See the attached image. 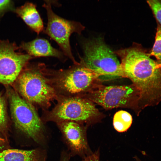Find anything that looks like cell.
<instances>
[{"instance_id": "cell-1", "label": "cell", "mask_w": 161, "mask_h": 161, "mask_svg": "<svg viewBox=\"0 0 161 161\" xmlns=\"http://www.w3.org/2000/svg\"><path fill=\"white\" fill-rule=\"evenodd\" d=\"M121 60L125 78L139 91L140 99L148 98L161 89V69L137 46L115 51Z\"/></svg>"}, {"instance_id": "cell-14", "label": "cell", "mask_w": 161, "mask_h": 161, "mask_svg": "<svg viewBox=\"0 0 161 161\" xmlns=\"http://www.w3.org/2000/svg\"><path fill=\"white\" fill-rule=\"evenodd\" d=\"M132 120V117L129 113L124 110L119 111L114 116V127L119 132H125L130 127Z\"/></svg>"}, {"instance_id": "cell-21", "label": "cell", "mask_w": 161, "mask_h": 161, "mask_svg": "<svg viewBox=\"0 0 161 161\" xmlns=\"http://www.w3.org/2000/svg\"><path fill=\"white\" fill-rule=\"evenodd\" d=\"M134 158L135 159V161H142L137 156L134 157Z\"/></svg>"}, {"instance_id": "cell-15", "label": "cell", "mask_w": 161, "mask_h": 161, "mask_svg": "<svg viewBox=\"0 0 161 161\" xmlns=\"http://www.w3.org/2000/svg\"><path fill=\"white\" fill-rule=\"evenodd\" d=\"M150 55L161 62V26L158 24L155 40Z\"/></svg>"}, {"instance_id": "cell-13", "label": "cell", "mask_w": 161, "mask_h": 161, "mask_svg": "<svg viewBox=\"0 0 161 161\" xmlns=\"http://www.w3.org/2000/svg\"><path fill=\"white\" fill-rule=\"evenodd\" d=\"M0 161H44L40 151L7 149L0 152Z\"/></svg>"}, {"instance_id": "cell-22", "label": "cell", "mask_w": 161, "mask_h": 161, "mask_svg": "<svg viewBox=\"0 0 161 161\" xmlns=\"http://www.w3.org/2000/svg\"><path fill=\"white\" fill-rule=\"evenodd\" d=\"M3 148V146L2 145V143H1V140H0V149H1Z\"/></svg>"}, {"instance_id": "cell-2", "label": "cell", "mask_w": 161, "mask_h": 161, "mask_svg": "<svg viewBox=\"0 0 161 161\" xmlns=\"http://www.w3.org/2000/svg\"><path fill=\"white\" fill-rule=\"evenodd\" d=\"M84 55L80 64L100 76L110 75L125 78L121 63L114 52L103 38H97L83 44Z\"/></svg>"}, {"instance_id": "cell-17", "label": "cell", "mask_w": 161, "mask_h": 161, "mask_svg": "<svg viewBox=\"0 0 161 161\" xmlns=\"http://www.w3.org/2000/svg\"><path fill=\"white\" fill-rule=\"evenodd\" d=\"M147 3L152 9L156 19L161 24V1L148 0Z\"/></svg>"}, {"instance_id": "cell-6", "label": "cell", "mask_w": 161, "mask_h": 161, "mask_svg": "<svg viewBox=\"0 0 161 161\" xmlns=\"http://www.w3.org/2000/svg\"><path fill=\"white\" fill-rule=\"evenodd\" d=\"M49 119L58 123L72 121L77 123L97 122L100 112L94 103L87 98H65L58 103L49 114Z\"/></svg>"}, {"instance_id": "cell-12", "label": "cell", "mask_w": 161, "mask_h": 161, "mask_svg": "<svg viewBox=\"0 0 161 161\" xmlns=\"http://www.w3.org/2000/svg\"><path fill=\"white\" fill-rule=\"evenodd\" d=\"M14 12L32 30L39 34L44 30V24L36 5L30 2L15 8Z\"/></svg>"}, {"instance_id": "cell-9", "label": "cell", "mask_w": 161, "mask_h": 161, "mask_svg": "<svg viewBox=\"0 0 161 161\" xmlns=\"http://www.w3.org/2000/svg\"><path fill=\"white\" fill-rule=\"evenodd\" d=\"M57 80L59 88L75 94L89 91L97 83L99 75L81 65L62 72Z\"/></svg>"}, {"instance_id": "cell-7", "label": "cell", "mask_w": 161, "mask_h": 161, "mask_svg": "<svg viewBox=\"0 0 161 161\" xmlns=\"http://www.w3.org/2000/svg\"><path fill=\"white\" fill-rule=\"evenodd\" d=\"M50 1H45L43 7L47 11L48 22L43 31L55 41L65 55L77 64L72 53L70 43V37L73 33L80 34L84 27L80 23L68 20L58 16L53 11Z\"/></svg>"}, {"instance_id": "cell-18", "label": "cell", "mask_w": 161, "mask_h": 161, "mask_svg": "<svg viewBox=\"0 0 161 161\" xmlns=\"http://www.w3.org/2000/svg\"><path fill=\"white\" fill-rule=\"evenodd\" d=\"M15 9L14 2L12 1L0 0V19L6 12H14Z\"/></svg>"}, {"instance_id": "cell-5", "label": "cell", "mask_w": 161, "mask_h": 161, "mask_svg": "<svg viewBox=\"0 0 161 161\" xmlns=\"http://www.w3.org/2000/svg\"><path fill=\"white\" fill-rule=\"evenodd\" d=\"M87 98L106 109H135L140 100L139 92L133 84L105 86L97 83L89 90Z\"/></svg>"}, {"instance_id": "cell-3", "label": "cell", "mask_w": 161, "mask_h": 161, "mask_svg": "<svg viewBox=\"0 0 161 161\" xmlns=\"http://www.w3.org/2000/svg\"><path fill=\"white\" fill-rule=\"evenodd\" d=\"M43 67L38 64L21 72L16 79V86L23 98L30 103L47 107L55 98L56 93L43 75Z\"/></svg>"}, {"instance_id": "cell-10", "label": "cell", "mask_w": 161, "mask_h": 161, "mask_svg": "<svg viewBox=\"0 0 161 161\" xmlns=\"http://www.w3.org/2000/svg\"><path fill=\"white\" fill-rule=\"evenodd\" d=\"M59 126L72 151L83 157L93 152L88 144L86 128L72 121L58 123Z\"/></svg>"}, {"instance_id": "cell-4", "label": "cell", "mask_w": 161, "mask_h": 161, "mask_svg": "<svg viewBox=\"0 0 161 161\" xmlns=\"http://www.w3.org/2000/svg\"><path fill=\"white\" fill-rule=\"evenodd\" d=\"M7 94L12 120L16 127L35 142L45 137L44 127L32 104L15 91L8 89Z\"/></svg>"}, {"instance_id": "cell-20", "label": "cell", "mask_w": 161, "mask_h": 161, "mask_svg": "<svg viewBox=\"0 0 161 161\" xmlns=\"http://www.w3.org/2000/svg\"><path fill=\"white\" fill-rule=\"evenodd\" d=\"M61 161H69V158L68 156L66 154H64L62 156Z\"/></svg>"}, {"instance_id": "cell-19", "label": "cell", "mask_w": 161, "mask_h": 161, "mask_svg": "<svg viewBox=\"0 0 161 161\" xmlns=\"http://www.w3.org/2000/svg\"><path fill=\"white\" fill-rule=\"evenodd\" d=\"M100 149L99 148L94 152L83 158V161H100Z\"/></svg>"}, {"instance_id": "cell-8", "label": "cell", "mask_w": 161, "mask_h": 161, "mask_svg": "<svg viewBox=\"0 0 161 161\" xmlns=\"http://www.w3.org/2000/svg\"><path fill=\"white\" fill-rule=\"evenodd\" d=\"M21 50L14 42L0 39V83L8 85L17 78L33 57Z\"/></svg>"}, {"instance_id": "cell-11", "label": "cell", "mask_w": 161, "mask_h": 161, "mask_svg": "<svg viewBox=\"0 0 161 161\" xmlns=\"http://www.w3.org/2000/svg\"><path fill=\"white\" fill-rule=\"evenodd\" d=\"M19 47L33 58L53 57L62 59L64 55L62 52L52 47L48 40L43 38H38L29 42H23Z\"/></svg>"}, {"instance_id": "cell-16", "label": "cell", "mask_w": 161, "mask_h": 161, "mask_svg": "<svg viewBox=\"0 0 161 161\" xmlns=\"http://www.w3.org/2000/svg\"><path fill=\"white\" fill-rule=\"evenodd\" d=\"M7 117L5 101L0 94V131L5 129L7 127Z\"/></svg>"}]
</instances>
